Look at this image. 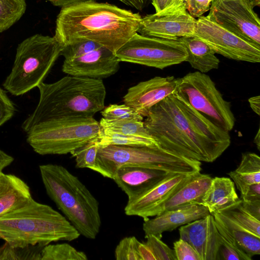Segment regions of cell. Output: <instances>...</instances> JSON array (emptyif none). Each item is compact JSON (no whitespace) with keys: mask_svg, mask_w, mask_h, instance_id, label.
Wrapping results in <instances>:
<instances>
[{"mask_svg":"<svg viewBox=\"0 0 260 260\" xmlns=\"http://www.w3.org/2000/svg\"><path fill=\"white\" fill-rule=\"evenodd\" d=\"M16 108L7 95V91L0 87V127L14 115Z\"/></svg>","mask_w":260,"mask_h":260,"instance_id":"cell-38","label":"cell"},{"mask_svg":"<svg viewBox=\"0 0 260 260\" xmlns=\"http://www.w3.org/2000/svg\"><path fill=\"white\" fill-rule=\"evenodd\" d=\"M31 199L25 182L14 175L0 172V217L23 206Z\"/></svg>","mask_w":260,"mask_h":260,"instance_id":"cell-22","label":"cell"},{"mask_svg":"<svg viewBox=\"0 0 260 260\" xmlns=\"http://www.w3.org/2000/svg\"><path fill=\"white\" fill-rule=\"evenodd\" d=\"M39 169L49 198L80 235L94 239L101 226L98 201L65 167L49 164L40 165Z\"/></svg>","mask_w":260,"mask_h":260,"instance_id":"cell-5","label":"cell"},{"mask_svg":"<svg viewBox=\"0 0 260 260\" xmlns=\"http://www.w3.org/2000/svg\"><path fill=\"white\" fill-rule=\"evenodd\" d=\"M99 123L101 128L105 131L154 139L145 127L143 121L109 120L102 118Z\"/></svg>","mask_w":260,"mask_h":260,"instance_id":"cell-27","label":"cell"},{"mask_svg":"<svg viewBox=\"0 0 260 260\" xmlns=\"http://www.w3.org/2000/svg\"><path fill=\"white\" fill-rule=\"evenodd\" d=\"M221 242L219 249V258L223 260H251L242 250L231 244L221 236Z\"/></svg>","mask_w":260,"mask_h":260,"instance_id":"cell-37","label":"cell"},{"mask_svg":"<svg viewBox=\"0 0 260 260\" xmlns=\"http://www.w3.org/2000/svg\"><path fill=\"white\" fill-rule=\"evenodd\" d=\"M180 78L155 76L131 87L123 98L124 104L146 117L151 108L174 92Z\"/></svg>","mask_w":260,"mask_h":260,"instance_id":"cell-15","label":"cell"},{"mask_svg":"<svg viewBox=\"0 0 260 260\" xmlns=\"http://www.w3.org/2000/svg\"><path fill=\"white\" fill-rule=\"evenodd\" d=\"M97 138L99 147H104L109 145L159 146L154 139L116 133L102 129L101 127Z\"/></svg>","mask_w":260,"mask_h":260,"instance_id":"cell-26","label":"cell"},{"mask_svg":"<svg viewBox=\"0 0 260 260\" xmlns=\"http://www.w3.org/2000/svg\"><path fill=\"white\" fill-rule=\"evenodd\" d=\"M235 184L228 177H215L202 200V205L213 215L228 210L240 202Z\"/></svg>","mask_w":260,"mask_h":260,"instance_id":"cell-21","label":"cell"},{"mask_svg":"<svg viewBox=\"0 0 260 260\" xmlns=\"http://www.w3.org/2000/svg\"><path fill=\"white\" fill-rule=\"evenodd\" d=\"M140 241L134 236L122 239L116 247L115 257L117 260H141L138 246Z\"/></svg>","mask_w":260,"mask_h":260,"instance_id":"cell-34","label":"cell"},{"mask_svg":"<svg viewBox=\"0 0 260 260\" xmlns=\"http://www.w3.org/2000/svg\"><path fill=\"white\" fill-rule=\"evenodd\" d=\"M61 50L54 37L37 34L26 38L17 46L12 69L3 86L14 96L37 87L50 72Z\"/></svg>","mask_w":260,"mask_h":260,"instance_id":"cell-7","label":"cell"},{"mask_svg":"<svg viewBox=\"0 0 260 260\" xmlns=\"http://www.w3.org/2000/svg\"><path fill=\"white\" fill-rule=\"evenodd\" d=\"M14 158L0 149V172L11 164Z\"/></svg>","mask_w":260,"mask_h":260,"instance_id":"cell-45","label":"cell"},{"mask_svg":"<svg viewBox=\"0 0 260 260\" xmlns=\"http://www.w3.org/2000/svg\"><path fill=\"white\" fill-rule=\"evenodd\" d=\"M248 102L252 110L258 115L260 113V96H254L248 99Z\"/></svg>","mask_w":260,"mask_h":260,"instance_id":"cell-47","label":"cell"},{"mask_svg":"<svg viewBox=\"0 0 260 260\" xmlns=\"http://www.w3.org/2000/svg\"><path fill=\"white\" fill-rule=\"evenodd\" d=\"M220 235L252 258L260 254V237L248 232L222 212L213 214Z\"/></svg>","mask_w":260,"mask_h":260,"instance_id":"cell-20","label":"cell"},{"mask_svg":"<svg viewBox=\"0 0 260 260\" xmlns=\"http://www.w3.org/2000/svg\"><path fill=\"white\" fill-rule=\"evenodd\" d=\"M210 213L202 205L191 204L165 210L154 218L144 220L143 230L146 238L150 235L161 239L162 233L203 218Z\"/></svg>","mask_w":260,"mask_h":260,"instance_id":"cell-19","label":"cell"},{"mask_svg":"<svg viewBox=\"0 0 260 260\" xmlns=\"http://www.w3.org/2000/svg\"><path fill=\"white\" fill-rule=\"evenodd\" d=\"M179 39L186 49L187 56L186 61L192 68L203 73L218 68L219 59L205 42L193 36L182 37Z\"/></svg>","mask_w":260,"mask_h":260,"instance_id":"cell-24","label":"cell"},{"mask_svg":"<svg viewBox=\"0 0 260 260\" xmlns=\"http://www.w3.org/2000/svg\"><path fill=\"white\" fill-rule=\"evenodd\" d=\"M207 17L260 45V20L248 0H212Z\"/></svg>","mask_w":260,"mask_h":260,"instance_id":"cell-12","label":"cell"},{"mask_svg":"<svg viewBox=\"0 0 260 260\" xmlns=\"http://www.w3.org/2000/svg\"><path fill=\"white\" fill-rule=\"evenodd\" d=\"M120 62L115 53L102 46L80 57L64 60L62 71L69 75L102 80L117 73Z\"/></svg>","mask_w":260,"mask_h":260,"instance_id":"cell-16","label":"cell"},{"mask_svg":"<svg viewBox=\"0 0 260 260\" xmlns=\"http://www.w3.org/2000/svg\"><path fill=\"white\" fill-rule=\"evenodd\" d=\"M195 174L173 173L142 194L128 199L125 214L139 216L144 220L159 214L165 203Z\"/></svg>","mask_w":260,"mask_h":260,"instance_id":"cell-13","label":"cell"},{"mask_svg":"<svg viewBox=\"0 0 260 260\" xmlns=\"http://www.w3.org/2000/svg\"><path fill=\"white\" fill-rule=\"evenodd\" d=\"M243 201L260 200V182L250 185L246 192L241 196Z\"/></svg>","mask_w":260,"mask_h":260,"instance_id":"cell-43","label":"cell"},{"mask_svg":"<svg viewBox=\"0 0 260 260\" xmlns=\"http://www.w3.org/2000/svg\"><path fill=\"white\" fill-rule=\"evenodd\" d=\"M212 0H184L187 12L193 18H199L209 10Z\"/></svg>","mask_w":260,"mask_h":260,"instance_id":"cell-40","label":"cell"},{"mask_svg":"<svg viewBox=\"0 0 260 260\" xmlns=\"http://www.w3.org/2000/svg\"><path fill=\"white\" fill-rule=\"evenodd\" d=\"M80 236L65 216L32 198L0 217V239L13 247H44L52 242L73 241Z\"/></svg>","mask_w":260,"mask_h":260,"instance_id":"cell-4","label":"cell"},{"mask_svg":"<svg viewBox=\"0 0 260 260\" xmlns=\"http://www.w3.org/2000/svg\"><path fill=\"white\" fill-rule=\"evenodd\" d=\"M155 13H160L185 6L184 0H152Z\"/></svg>","mask_w":260,"mask_h":260,"instance_id":"cell-41","label":"cell"},{"mask_svg":"<svg viewBox=\"0 0 260 260\" xmlns=\"http://www.w3.org/2000/svg\"><path fill=\"white\" fill-rule=\"evenodd\" d=\"M43 247L38 245L16 247L5 242L0 247V259L41 260V251Z\"/></svg>","mask_w":260,"mask_h":260,"instance_id":"cell-31","label":"cell"},{"mask_svg":"<svg viewBox=\"0 0 260 260\" xmlns=\"http://www.w3.org/2000/svg\"><path fill=\"white\" fill-rule=\"evenodd\" d=\"M176 92L220 128L229 132L233 128L236 119L231 103L205 73L196 71L180 78Z\"/></svg>","mask_w":260,"mask_h":260,"instance_id":"cell-9","label":"cell"},{"mask_svg":"<svg viewBox=\"0 0 260 260\" xmlns=\"http://www.w3.org/2000/svg\"><path fill=\"white\" fill-rule=\"evenodd\" d=\"M196 22L183 6L145 16L142 18L138 32L145 36L177 40L193 36Z\"/></svg>","mask_w":260,"mask_h":260,"instance_id":"cell-14","label":"cell"},{"mask_svg":"<svg viewBox=\"0 0 260 260\" xmlns=\"http://www.w3.org/2000/svg\"><path fill=\"white\" fill-rule=\"evenodd\" d=\"M97 137L90 140L70 153L75 158L76 168H88L96 171V159L99 148Z\"/></svg>","mask_w":260,"mask_h":260,"instance_id":"cell-30","label":"cell"},{"mask_svg":"<svg viewBox=\"0 0 260 260\" xmlns=\"http://www.w3.org/2000/svg\"><path fill=\"white\" fill-rule=\"evenodd\" d=\"M254 144L256 145L257 148L259 150L260 148V132L259 128H258L257 134H256L254 141Z\"/></svg>","mask_w":260,"mask_h":260,"instance_id":"cell-49","label":"cell"},{"mask_svg":"<svg viewBox=\"0 0 260 260\" xmlns=\"http://www.w3.org/2000/svg\"><path fill=\"white\" fill-rule=\"evenodd\" d=\"M180 239L188 243L196 251L200 260H220L219 249L221 237L213 215L182 225Z\"/></svg>","mask_w":260,"mask_h":260,"instance_id":"cell-17","label":"cell"},{"mask_svg":"<svg viewBox=\"0 0 260 260\" xmlns=\"http://www.w3.org/2000/svg\"><path fill=\"white\" fill-rule=\"evenodd\" d=\"M240 203L221 212L248 232L260 237V220L244 211Z\"/></svg>","mask_w":260,"mask_h":260,"instance_id":"cell-32","label":"cell"},{"mask_svg":"<svg viewBox=\"0 0 260 260\" xmlns=\"http://www.w3.org/2000/svg\"><path fill=\"white\" fill-rule=\"evenodd\" d=\"M102 46L100 44L92 41H78L63 46L60 55L64 57V60H70L80 57Z\"/></svg>","mask_w":260,"mask_h":260,"instance_id":"cell-35","label":"cell"},{"mask_svg":"<svg viewBox=\"0 0 260 260\" xmlns=\"http://www.w3.org/2000/svg\"><path fill=\"white\" fill-rule=\"evenodd\" d=\"M26 8L25 0H0V33L17 22Z\"/></svg>","mask_w":260,"mask_h":260,"instance_id":"cell-28","label":"cell"},{"mask_svg":"<svg viewBox=\"0 0 260 260\" xmlns=\"http://www.w3.org/2000/svg\"><path fill=\"white\" fill-rule=\"evenodd\" d=\"M26 141L40 155L66 154L98 136L100 125L92 116H71L37 122L23 121Z\"/></svg>","mask_w":260,"mask_h":260,"instance_id":"cell-6","label":"cell"},{"mask_svg":"<svg viewBox=\"0 0 260 260\" xmlns=\"http://www.w3.org/2000/svg\"><path fill=\"white\" fill-rule=\"evenodd\" d=\"M228 174L241 196L244 194L250 185L260 182L259 156L253 152L243 153L238 168Z\"/></svg>","mask_w":260,"mask_h":260,"instance_id":"cell-25","label":"cell"},{"mask_svg":"<svg viewBox=\"0 0 260 260\" xmlns=\"http://www.w3.org/2000/svg\"><path fill=\"white\" fill-rule=\"evenodd\" d=\"M253 8L255 6L259 7L260 6V0H248Z\"/></svg>","mask_w":260,"mask_h":260,"instance_id":"cell-50","label":"cell"},{"mask_svg":"<svg viewBox=\"0 0 260 260\" xmlns=\"http://www.w3.org/2000/svg\"><path fill=\"white\" fill-rule=\"evenodd\" d=\"M173 248L177 260H200L194 249L181 239L174 243Z\"/></svg>","mask_w":260,"mask_h":260,"instance_id":"cell-39","label":"cell"},{"mask_svg":"<svg viewBox=\"0 0 260 260\" xmlns=\"http://www.w3.org/2000/svg\"><path fill=\"white\" fill-rule=\"evenodd\" d=\"M240 205L244 211L260 220V200L253 201L241 200Z\"/></svg>","mask_w":260,"mask_h":260,"instance_id":"cell-42","label":"cell"},{"mask_svg":"<svg viewBox=\"0 0 260 260\" xmlns=\"http://www.w3.org/2000/svg\"><path fill=\"white\" fill-rule=\"evenodd\" d=\"M212 178L209 175L195 174L164 204L162 211L191 204L202 205V200L210 185Z\"/></svg>","mask_w":260,"mask_h":260,"instance_id":"cell-23","label":"cell"},{"mask_svg":"<svg viewBox=\"0 0 260 260\" xmlns=\"http://www.w3.org/2000/svg\"><path fill=\"white\" fill-rule=\"evenodd\" d=\"M152 0H130L131 7L137 10H141L144 9Z\"/></svg>","mask_w":260,"mask_h":260,"instance_id":"cell-48","label":"cell"},{"mask_svg":"<svg viewBox=\"0 0 260 260\" xmlns=\"http://www.w3.org/2000/svg\"><path fill=\"white\" fill-rule=\"evenodd\" d=\"M144 124L160 147L200 161H215L231 143L229 132L194 109L176 91L151 108Z\"/></svg>","mask_w":260,"mask_h":260,"instance_id":"cell-1","label":"cell"},{"mask_svg":"<svg viewBox=\"0 0 260 260\" xmlns=\"http://www.w3.org/2000/svg\"><path fill=\"white\" fill-rule=\"evenodd\" d=\"M193 36L215 52L228 58L251 63L260 62V45L233 32L209 19H197Z\"/></svg>","mask_w":260,"mask_h":260,"instance_id":"cell-11","label":"cell"},{"mask_svg":"<svg viewBox=\"0 0 260 260\" xmlns=\"http://www.w3.org/2000/svg\"><path fill=\"white\" fill-rule=\"evenodd\" d=\"M115 55L120 62L164 69L186 61L187 52L179 39H164L137 32Z\"/></svg>","mask_w":260,"mask_h":260,"instance_id":"cell-10","label":"cell"},{"mask_svg":"<svg viewBox=\"0 0 260 260\" xmlns=\"http://www.w3.org/2000/svg\"><path fill=\"white\" fill-rule=\"evenodd\" d=\"M39 99L24 120L37 122L71 116H92L105 107L106 91L102 80L68 75L38 86Z\"/></svg>","mask_w":260,"mask_h":260,"instance_id":"cell-3","label":"cell"},{"mask_svg":"<svg viewBox=\"0 0 260 260\" xmlns=\"http://www.w3.org/2000/svg\"><path fill=\"white\" fill-rule=\"evenodd\" d=\"M201 162L159 146L109 145L99 147L95 172L112 179L119 168L136 165L169 173L192 174L200 172Z\"/></svg>","mask_w":260,"mask_h":260,"instance_id":"cell-8","label":"cell"},{"mask_svg":"<svg viewBox=\"0 0 260 260\" xmlns=\"http://www.w3.org/2000/svg\"><path fill=\"white\" fill-rule=\"evenodd\" d=\"M53 6L63 8L69 5L84 1H95V0H47Z\"/></svg>","mask_w":260,"mask_h":260,"instance_id":"cell-46","label":"cell"},{"mask_svg":"<svg viewBox=\"0 0 260 260\" xmlns=\"http://www.w3.org/2000/svg\"><path fill=\"white\" fill-rule=\"evenodd\" d=\"M173 173L143 166L127 165L118 169L112 179L128 199L142 194Z\"/></svg>","mask_w":260,"mask_h":260,"instance_id":"cell-18","label":"cell"},{"mask_svg":"<svg viewBox=\"0 0 260 260\" xmlns=\"http://www.w3.org/2000/svg\"><path fill=\"white\" fill-rule=\"evenodd\" d=\"M142 17L139 13L95 1L61 8L56 20L54 37L62 47L89 40L116 52L136 33Z\"/></svg>","mask_w":260,"mask_h":260,"instance_id":"cell-2","label":"cell"},{"mask_svg":"<svg viewBox=\"0 0 260 260\" xmlns=\"http://www.w3.org/2000/svg\"><path fill=\"white\" fill-rule=\"evenodd\" d=\"M145 244L152 252L155 260H177L174 250L171 249L157 237L150 235L146 237Z\"/></svg>","mask_w":260,"mask_h":260,"instance_id":"cell-36","label":"cell"},{"mask_svg":"<svg viewBox=\"0 0 260 260\" xmlns=\"http://www.w3.org/2000/svg\"><path fill=\"white\" fill-rule=\"evenodd\" d=\"M103 118L109 120L143 121L144 117L134 108L123 104H110L101 111Z\"/></svg>","mask_w":260,"mask_h":260,"instance_id":"cell-33","label":"cell"},{"mask_svg":"<svg viewBox=\"0 0 260 260\" xmlns=\"http://www.w3.org/2000/svg\"><path fill=\"white\" fill-rule=\"evenodd\" d=\"M138 250L141 260H155L152 252L145 243L140 242Z\"/></svg>","mask_w":260,"mask_h":260,"instance_id":"cell-44","label":"cell"},{"mask_svg":"<svg viewBox=\"0 0 260 260\" xmlns=\"http://www.w3.org/2000/svg\"><path fill=\"white\" fill-rule=\"evenodd\" d=\"M87 256L68 243L51 244L41 251V260H87Z\"/></svg>","mask_w":260,"mask_h":260,"instance_id":"cell-29","label":"cell"},{"mask_svg":"<svg viewBox=\"0 0 260 260\" xmlns=\"http://www.w3.org/2000/svg\"><path fill=\"white\" fill-rule=\"evenodd\" d=\"M118 1L121 2L122 3H124V4H125L126 5H128L129 6H131L130 0H118Z\"/></svg>","mask_w":260,"mask_h":260,"instance_id":"cell-51","label":"cell"}]
</instances>
